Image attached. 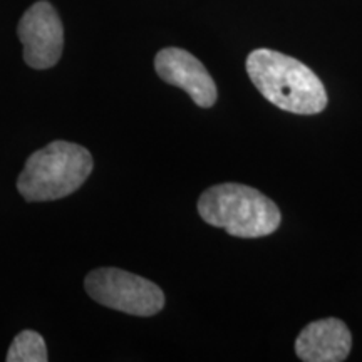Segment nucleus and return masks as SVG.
<instances>
[{
	"instance_id": "obj_1",
	"label": "nucleus",
	"mask_w": 362,
	"mask_h": 362,
	"mask_svg": "<svg viewBox=\"0 0 362 362\" xmlns=\"http://www.w3.org/2000/svg\"><path fill=\"white\" fill-rule=\"evenodd\" d=\"M247 72L267 101L293 115H319L329 98L322 81L304 62L272 49L248 54Z\"/></svg>"
},
{
	"instance_id": "obj_2",
	"label": "nucleus",
	"mask_w": 362,
	"mask_h": 362,
	"mask_svg": "<svg viewBox=\"0 0 362 362\" xmlns=\"http://www.w3.org/2000/svg\"><path fill=\"white\" fill-rule=\"evenodd\" d=\"M198 214L208 225L238 238H260L277 232L282 221L279 206L259 189L240 183L208 188L198 200Z\"/></svg>"
},
{
	"instance_id": "obj_3",
	"label": "nucleus",
	"mask_w": 362,
	"mask_h": 362,
	"mask_svg": "<svg viewBox=\"0 0 362 362\" xmlns=\"http://www.w3.org/2000/svg\"><path fill=\"white\" fill-rule=\"evenodd\" d=\"M93 171V156L84 146L54 141L27 160L17 189L27 202L64 198L83 187Z\"/></svg>"
},
{
	"instance_id": "obj_4",
	"label": "nucleus",
	"mask_w": 362,
	"mask_h": 362,
	"mask_svg": "<svg viewBox=\"0 0 362 362\" xmlns=\"http://www.w3.org/2000/svg\"><path fill=\"white\" fill-rule=\"evenodd\" d=\"M84 287L98 304L129 315L151 317L165 307V293L156 284L121 269L93 270Z\"/></svg>"
},
{
	"instance_id": "obj_5",
	"label": "nucleus",
	"mask_w": 362,
	"mask_h": 362,
	"mask_svg": "<svg viewBox=\"0 0 362 362\" xmlns=\"http://www.w3.org/2000/svg\"><path fill=\"white\" fill-rule=\"evenodd\" d=\"M24 45V61L34 69L56 66L64 47V27L51 4L40 0L27 8L17 27Z\"/></svg>"
},
{
	"instance_id": "obj_6",
	"label": "nucleus",
	"mask_w": 362,
	"mask_h": 362,
	"mask_svg": "<svg viewBox=\"0 0 362 362\" xmlns=\"http://www.w3.org/2000/svg\"><path fill=\"white\" fill-rule=\"evenodd\" d=\"M155 69L165 83L188 93L197 106L206 110L215 104L218 90L214 78L205 66L185 49H163L155 57Z\"/></svg>"
},
{
	"instance_id": "obj_7",
	"label": "nucleus",
	"mask_w": 362,
	"mask_h": 362,
	"mask_svg": "<svg viewBox=\"0 0 362 362\" xmlns=\"http://www.w3.org/2000/svg\"><path fill=\"white\" fill-rule=\"evenodd\" d=\"M351 347V330L336 317L305 325L296 341V352L304 362H342L349 356Z\"/></svg>"
},
{
	"instance_id": "obj_8",
	"label": "nucleus",
	"mask_w": 362,
	"mask_h": 362,
	"mask_svg": "<svg viewBox=\"0 0 362 362\" xmlns=\"http://www.w3.org/2000/svg\"><path fill=\"white\" fill-rule=\"evenodd\" d=\"M6 359L7 362H45L47 347L42 336L34 330H22L11 344Z\"/></svg>"
}]
</instances>
